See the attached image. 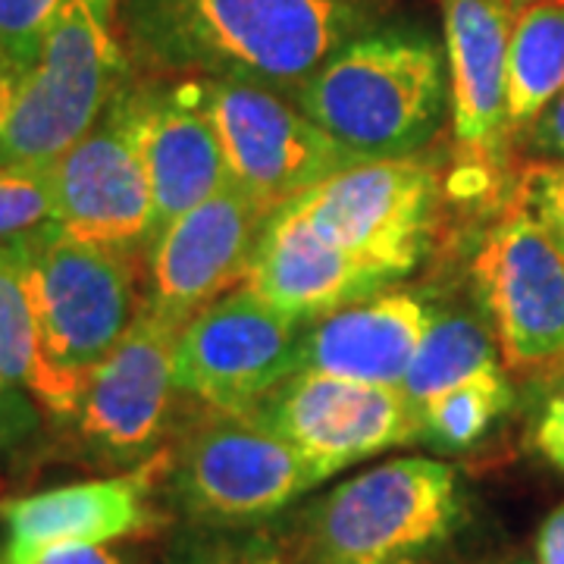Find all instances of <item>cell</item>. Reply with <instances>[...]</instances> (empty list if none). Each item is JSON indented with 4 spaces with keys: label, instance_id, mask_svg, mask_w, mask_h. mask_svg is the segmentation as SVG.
<instances>
[{
    "label": "cell",
    "instance_id": "21",
    "mask_svg": "<svg viewBox=\"0 0 564 564\" xmlns=\"http://www.w3.org/2000/svg\"><path fill=\"white\" fill-rule=\"evenodd\" d=\"M502 351L486 317L464 307H440L402 380V395L417 411L458 383L502 370Z\"/></svg>",
    "mask_w": 564,
    "mask_h": 564
},
{
    "label": "cell",
    "instance_id": "9",
    "mask_svg": "<svg viewBox=\"0 0 564 564\" xmlns=\"http://www.w3.org/2000/svg\"><path fill=\"white\" fill-rule=\"evenodd\" d=\"M323 239L392 282L411 276L430 251L440 185L411 158H380L339 170L289 204Z\"/></svg>",
    "mask_w": 564,
    "mask_h": 564
},
{
    "label": "cell",
    "instance_id": "10",
    "mask_svg": "<svg viewBox=\"0 0 564 564\" xmlns=\"http://www.w3.org/2000/svg\"><path fill=\"white\" fill-rule=\"evenodd\" d=\"M474 276L505 367H564V251L521 198L484 236Z\"/></svg>",
    "mask_w": 564,
    "mask_h": 564
},
{
    "label": "cell",
    "instance_id": "34",
    "mask_svg": "<svg viewBox=\"0 0 564 564\" xmlns=\"http://www.w3.org/2000/svg\"><path fill=\"white\" fill-rule=\"evenodd\" d=\"M505 3L518 13V10H524V7H533V3H549V0H505Z\"/></svg>",
    "mask_w": 564,
    "mask_h": 564
},
{
    "label": "cell",
    "instance_id": "26",
    "mask_svg": "<svg viewBox=\"0 0 564 564\" xmlns=\"http://www.w3.org/2000/svg\"><path fill=\"white\" fill-rule=\"evenodd\" d=\"M518 198L564 251V163H533L521 180Z\"/></svg>",
    "mask_w": 564,
    "mask_h": 564
},
{
    "label": "cell",
    "instance_id": "18",
    "mask_svg": "<svg viewBox=\"0 0 564 564\" xmlns=\"http://www.w3.org/2000/svg\"><path fill=\"white\" fill-rule=\"evenodd\" d=\"M245 285L282 317L311 323L389 289L392 280L323 239L299 210L285 204L263 223Z\"/></svg>",
    "mask_w": 564,
    "mask_h": 564
},
{
    "label": "cell",
    "instance_id": "11",
    "mask_svg": "<svg viewBox=\"0 0 564 564\" xmlns=\"http://www.w3.org/2000/svg\"><path fill=\"white\" fill-rule=\"evenodd\" d=\"M302 326L242 282L182 323L173 364L180 392L210 411L245 414L299 370Z\"/></svg>",
    "mask_w": 564,
    "mask_h": 564
},
{
    "label": "cell",
    "instance_id": "23",
    "mask_svg": "<svg viewBox=\"0 0 564 564\" xmlns=\"http://www.w3.org/2000/svg\"><path fill=\"white\" fill-rule=\"evenodd\" d=\"M0 389L32 399L41 389L39 326L17 242H0Z\"/></svg>",
    "mask_w": 564,
    "mask_h": 564
},
{
    "label": "cell",
    "instance_id": "13",
    "mask_svg": "<svg viewBox=\"0 0 564 564\" xmlns=\"http://www.w3.org/2000/svg\"><path fill=\"white\" fill-rule=\"evenodd\" d=\"M245 417L258 421L333 477L348 464L417 443L414 411L399 389L295 370Z\"/></svg>",
    "mask_w": 564,
    "mask_h": 564
},
{
    "label": "cell",
    "instance_id": "17",
    "mask_svg": "<svg viewBox=\"0 0 564 564\" xmlns=\"http://www.w3.org/2000/svg\"><path fill=\"white\" fill-rule=\"evenodd\" d=\"M514 10L505 0H443L448 120L477 166H492L508 135V41Z\"/></svg>",
    "mask_w": 564,
    "mask_h": 564
},
{
    "label": "cell",
    "instance_id": "31",
    "mask_svg": "<svg viewBox=\"0 0 564 564\" xmlns=\"http://www.w3.org/2000/svg\"><path fill=\"white\" fill-rule=\"evenodd\" d=\"M536 564H564V505H558L536 533Z\"/></svg>",
    "mask_w": 564,
    "mask_h": 564
},
{
    "label": "cell",
    "instance_id": "8",
    "mask_svg": "<svg viewBox=\"0 0 564 564\" xmlns=\"http://www.w3.org/2000/svg\"><path fill=\"white\" fill-rule=\"evenodd\" d=\"M182 323L139 307L117 348L85 380L66 417L76 455L104 467L151 462L173 421L176 339Z\"/></svg>",
    "mask_w": 564,
    "mask_h": 564
},
{
    "label": "cell",
    "instance_id": "2",
    "mask_svg": "<svg viewBox=\"0 0 564 564\" xmlns=\"http://www.w3.org/2000/svg\"><path fill=\"white\" fill-rule=\"evenodd\" d=\"M289 98L361 158H414L448 113L443 41L423 25L377 22Z\"/></svg>",
    "mask_w": 564,
    "mask_h": 564
},
{
    "label": "cell",
    "instance_id": "14",
    "mask_svg": "<svg viewBox=\"0 0 564 564\" xmlns=\"http://www.w3.org/2000/svg\"><path fill=\"white\" fill-rule=\"evenodd\" d=\"M267 220L258 204L226 185L166 223L144 248L141 307L166 321H192L229 285L245 282Z\"/></svg>",
    "mask_w": 564,
    "mask_h": 564
},
{
    "label": "cell",
    "instance_id": "15",
    "mask_svg": "<svg viewBox=\"0 0 564 564\" xmlns=\"http://www.w3.org/2000/svg\"><path fill=\"white\" fill-rule=\"evenodd\" d=\"M170 452H158L117 477L61 486L0 505V564H32L61 545L110 543L154 524L151 496L166 477Z\"/></svg>",
    "mask_w": 564,
    "mask_h": 564
},
{
    "label": "cell",
    "instance_id": "16",
    "mask_svg": "<svg viewBox=\"0 0 564 564\" xmlns=\"http://www.w3.org/2000/svg\"><path fill=\"white\" fill-rule=\"evenodd\" d=\"M139 148L151 195L154 232L229 185L217 129L202 104L198 79H129ZM154 239V236H151Z\"/></svg>",
    "mask_w": 564,
    "mask_h": 564
},
{
    "label": "cell",
    "instance_id": "28",
    "mask_svg": "<svg viewBox=\"0 0 564 564\" xmlns=\"http://www.w3.org/2000/svg\"><path fill=\"white\" fill-rule=\"evenodd\" d=\"M518 141L524 144L527 154L540 163H564V91L545 107L540 120Z\"/></svg>",
    "mask_w": 564,
    "mask_h": 564
},
{
    "label": "cell",
    "instance_id": "7",
    "mask_svg": "<svg viewBox=\"0 0 564 564\" xmlns=\"http://www.w3.org/2000/svg\"><path fill=\"white\" fill-rule=\"evenodd\" d=\"M198 88L220 139L229 185L267 217L345 166L370 161L323 132L273 88L223 79H198Z\"/></svg>",
    "mask_w": 564,
    "mask_h": 564
},
{
    "label": "cell",
    "instance_id": "32",
    "mask_svg": "<svg viewBox=\"0 0 564 564\" xmlns=\"http://www.w3.org/2000/svg\"><path fill=\"white\" fill-rule=\"evenodd\" d=\"M22 79H25V69L0 51V135H3V129L10 122V113L17 107Z\"/></svg>",
    "mask_w": 564,
    "mask_h": 564
},
{
    "label": "cell",
    "instance_id": "25",
    "mask_svg": "<svg viewBox=\"0 0 564 564\" xmlns=\"http://www.w3.org/2000/svg\"><path fill=\"white\" fill-rule=\"evenodd\" d=\"M63 0H0V51L29 73Z\"/></svg>",
    "mask_w": 564,
    "mask_h": 564
},
{
    "label": "cell",
    "instance_id": "20",
    "mask_svg": "<svg viewBox=\"0 0 564 564\" xmlns=\"http://www.w3.org/2000/svg\"><path fill=\"white\" fill-rule=\"evenodd\" d=\"M564 91V0L514 13L508 41V135L518 141Z\"/></svg>",
    "mask_w": 564,
    "mask_h": 564
},
{
    "label": "cell",
    "instance_id": "5",
    "mask_svg": "<svg viewBox=\"0 0 564 564\" xmlns=\"http://www.w3.org/2000/svg\"><path fill=\"white\" fill-rule=\"evenodd\" d=\"M122 0H63L0 135V166H51L98 122L129 61Z\"/></svg>",
    "mask_w": 564,
    "mask_h": 564
},
{
    "label": "cell",
    "instance_id": "1",
    "mask_svg": "<svg viewBox=\"0 0 564 564\" xmlns=\"http://www.w3.org/2000/svg\"><path fill=\"white\" fill-rule=\"evenodd\" d=\"M383 22V0H122L129 54L154 76L292 95L345 41Z\"/></svg>",
    "mask_w": 564,
    "mask_h": 564
},
{
    "label": "cell",
    "instance_id": "29",
    "mask_svg": "<svg viewBox=\"0 0 564 564\" xmlns=\"http://www.w3.org/2000/svg\"><path fill=\"white\" fill-rule=\"evenodd\" d=\"M192 564H292L285 555H280L273 545L267 543H245V545H220L198 555Z\"/></svg>",
    "mask_w": 564,
    "mask_h": 564
},
{
    "label": "cell",
    "instance_id": "24",
    "mask_svg": "<svg viewBox=\"0 0 564 564\" xmlns=\"http://www.w3.org/2000/svg\"><path fill=\"white\" fill-rule=\"evenodd\" d=\"M54 223L51 166H0V242H17Z\"/></svg>",
    "mask_w": 564,
    "mask_h": 564
},
{
    "label": "cell",
    "instance_id": "12",
    "mask_svg": "<svg viewBox=\"0 0 564 564\" xmlns=\"http://www.w3.org/2000/svg\"><path fill=\"white\" fill-rule=\"evenodd\" d=\"M54 226L126 254L144 251L154 236V195L141 161L129 76L98 122L57 163Z\"/></svg>",
    "mask_w": 564,
    "mask_h": 564
},
{
    "label": "cell",
    "instance_id": "4",
    "mask_svg": "<svg viewBox=\"0 0 564 564\" xmlns=\"http://www.w3.org/2000/svg\"><path fill=\"white\" fill-rule=\"evenodd\" d=\"M464 521L455 467L392 458L329 489L299 514L292 564H433Z\"/></svg>",
    "mask_w": 564,
    "mask_h": 564
},
{
    "label": "cell",
    "instance_id": "30",
    "mask_svg": "<svg viewBox=\"0 0 564 564\" xmlns=\"http://www.w3.org/2000/svg\"><path fill=\"white\" fill-rule=\"evenodd\" d=\"M32 564H126V558H122L120 552L107 549L104 543H91L51 549L47 555H41L39 562Z\"/></svg>",
    "mask_w": 564,
    "mask_h": 564
},
{
    "label": "cell",
    "instance_id": "27",
    "mask_svg": "<svg viewBox=\"0 0 564 564\" xmlns=\"http://www.w3.org/2000/svg\"><path fill=\"white\" fill-rule=\"evenodd\" d=\"M530 440L545 462L564 474V367L545 383L543 395L533 408Z\"/></svg>",
    "mask_w": 564,
    "mask_h": 564
},
{
    "label": "cell",
    "instance_id": "3",
    "mask_svg": "<svg viewBox=\"0 0 564 564\" xmlns=\"http://www.w3.org/2000/svg\"><path fill=\"white\" fill-rule=\"evenodd\" d=\"M41 348L35 402L66 421L91 370L117 348L139 314L132 254L85 242L54 223L17 239Z\"/></svg>",
    "mask_w": 564,
    "mask_h": 564
},
{
    "label": "cell",
    "instance_id": "6",
    "mask_svg": "<svg viewBox=\"0 0 564 564\" xmlns=\"http://www.w3.org/2000/svg\"><path fill=\"white\" fill-rule=\"evenodd\" d=\"M166 477L173 499L192 521L220 530L270 521L326 480L295 445L229 411H210L170 452Z\"/></svg>",
    "mask_w": 564,
    "mask_h": 564
},
{
    "label": "cell",
    "instance_id": "33",
    "mask_svg": "<svg viewBox=\"0 0 564 564\" xmlns=\"http://www.w3.org/2000/svg\"><path fill=\"white\" fill-rule=\"evenodd\" d=\"M20 411H22V399H20V395H7V392L0 389V443L13 436L17 423L22 421Z\"/></svg>",
    "mask_w": 564,
    "mask_h": 564
},
{
    "label": "cell",
    "instance_id": "19",
    "mask_svg": "<svg viewBox=\"0 0 564 564\" xmlns=\"http://www.w3.org/2000/svg\"><path fill=\"white\" fill-rule=\"evenodd\" d=\"M436 311L440 307L426 292L380 289L321 321L304 323L299 370H317L402 392L404 373Z\"/></svg>",
    "mask_w": 564,
    "mask_h": 564
},
{
    "label": "cell",
    "instance_id": "22",
    "mask_svg": "<svg viewBox=\"0 0 564 564\" xmlns=\"http://www.w3.org/2000/svg\"><path fill=\"white\" fill-rule=\"evenodd\" d=\"M511 404H514V386L508 380L505 367L474 377L414 411L417 443L430 445L433 452L443 455L467 452L484 443L489 430L511 411Z\"/></svg>",
    "mask_w": 564,
    "mask_h": 564
}]
</instances>
